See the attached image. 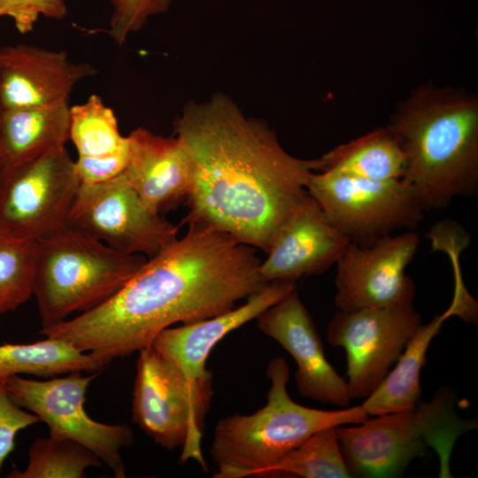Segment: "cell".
<instances>
[{"label":"cell","instance_id":"4316f807","mask_svg":"<svg viewBox=\"0 0 478 478\" xmlns=\"http://www.w3.org/2000/svg\"><path fill=\"white\" fill-rule=\"evenodd\" d=\"M113 8L109 35L119 45L127 36L140 30L151 15L165 12L172 0H107Z\"/></svg>","mask_w":478,"mask_h":478},{"label":"cell","instance_id":"30bf717a","mask_svg":"<svg viewBox=\"0 0 478 478\" xmlns=\"http://www.w3.org/2000/svg\"><path fill=\"white\" fill-rule=\"evenodd\" d=\"M80 187L66 146L0 172V227L34 241L62 228Z\"/></svg>","mask_w":478,"mask_h":478},{"label":"cell","instance_id":"cb8c5ba5","mask_svg":"<svg viewBox=\"0 0 478 478\" xmlns=\"http://www.w3.org/2000/svg\"><path fill=\"white\" fill-rule=\"evenodd\" d=\"M100 459L85 446L67 438L49 436L33 442L24 470H12L8 478H84L89 467H101Z\"/></svg>","mask_w":478,"mask_h":478},{"label":"cell","instance_id":"f1b7e54d","mask_svg":"<svg viewBox=\"0 0 478 478\" xmlns=\"http://www.w3.org/2000/svg\"><path fill=\"white\" fill-rule=\"evenodd\" d=\"M66 12L65 0H0V17H10L20 34L32 31L41 15L60 19Z\"/></svg>","mask_w":478,"mask_h":478},{"label":"cell","instance_id":"5bb4252c","mask_svg":"<svg viewBox=\"0 0 478 478\" xmlns=\"http://www.w3.org/2000/svg\"><path fill=\"white\" fill-rule=\"evenodd\" d=\"M257 326L294 358L295 381L303 397L338 406L350 404L346 381L326 358L313 320L296 289L260 313Z\"/></svg>","mask_w":478,"mask_h":478},{"label":"cell","instance_id":"9a60e30c","mask_svg":"<svg viewBox=\"0 0 478 478\" xmlns=\"http://www.w3.org/2000/svg\"><path fill=\"white\" fill-rule=\"evenodd\" d=\"M88 63H73L66 50L31 44L0 47V99L4 109L50 104L69 98L81 80L96 75Z\"/></svg>","mask_w":478,"mask_h":478},{"label":"cell","instance_id":"8992f818","mask_svg":"<svg viewBox=\"0 0 478 478\" xmlns=\"http://www.w3.org/2000/svg\"><path fill=\"white\" fill-rule=\"evenodd\" d=\"M354 426H338L336 435L351 476L396 477L417 457L433 448L439 458V477H451L450 458L458 437L477 428L474 420L460 418L453 390L439 389L429 401L408 411L366 418Z\"/></svg>","mask_w":478,"mask_h":478},{"label":"cell","instance_id":"ffe728a7","mask_svg":"<svg viewBox=\"0 0 478 478\" xmlns=\"http://www.w3.org/2000/svg\"><path fill=\"white\" fill-rule=\"evenodd\" d=\"M455 315L449 307L429 323L420 325L405 344L396 366L386 374L375 390L360 405L368 416H377L413 409L420 400V372L427 351L443 323Z\"/></svg>","mask_w":478,"mask_h":478},{"label":"cell","instance_id":"484cf974","mask_svg":"<svg viewBox=\"0 0 478 478\" xmlns=\"http://www.w3.org/2000/svg\"><path fill=\"white\" fill-rule=\"evenodd\" d=\"M35 241L0 227V314L13 311L33 296Z\"/></svg>","mask_w":478,"mask_h":478},{"label":"cell","instance_id":"8fae6325","mask_svg":"<svg viewBox=\"0 0 478 478\" xmlns=\"http://www.w3.org/2000/svg\"><path fill=\"white\" fill-rule=\"evenodd\" d=\"M69 224L127 254L153 258L173 242L179 227L151 210L122 173L109 181L81 185Z\"/></svg>","mask_w":478,"mask_h":478},{"label":"cell","instance_id":"2e32d148","mask_svg":"<svg viewBox=\"0 0 478 478\" xmlns=\"http://www.w3.org/2000/svg\"><path fill=\"white\" fill-rule=\"evenodd\" d=\"M349 243L308 194L261 261L260 277L266 283L296 282L302 277L322 274L337 262Z\"/></svg>","mask_w":478,"mask_h":478},{"label":"cell","instance_id":"6da1fadb","mask_svg":"<svg viewBox=\"0 0 478 478\" xmlns=\"http://www.w3.org/2000/svg\"><path fill=\"white\" fill-rule=\"evenodd\" d=\"M144 265L97 307L41 335L66 341L104 366L150 346L176 323L190 324L228 312L268 283L256 248L201 221Z\"/></svg>","mask_w":478,"mask_h":478},{"label":"cell","instance_id":"3957f363","mask_svg":"<svg viewBox=\"0 0 478 478\" xmlns=\"http://www.w3.org/2000/svg\"><path fill=\"white\" fill-rule=\"evenodd\" d=\"M387 127L405 158L402 180L427 211L478 192V98L423 86L401 103Z\"/></svg>","mask_w":478,"mask_h":478},{"label":"cell","instance_id":"7a4b0ae2","mask_svg":"<svg viewBox=\"0 0 478 478\" xmlns=\"http://www.w3.org/2000/svg\"><path fill=\"white\" fill-rule=\"evenodd\" d=\"M173 127L194 166L182 223L204 222L266 253L307 197L318 158L287 152L265 121L221 93L187 103Z\"/></svg>","mask_w":478,"mask_h":478},{"label":"cell","instance_id":"7c38bea8","mask_svg":"<svg viewBox=\"0 0 478 478\" xmlns=\"http://www.w3.org/2000/svg\"><path fill=\"white\" fill-rule=\"evenodd\" d=\"M420 325V314L412 304L335 313L327 338L346 352L351 399L366 398L375 390Z\"/></svg>","mask_w":478,"mask_h":478},{"label":"cell","instance_id":"ac0fdd59","mask_svg":"<svg viewBox=\"0 0 478 478\" xmlns=\"http://www.w3.org/2000/svg\"><path fill=\"white\" fill-rule=\"evenodd\" d=\"M296 289V282L275 281L250 296L239 307L217 316L170 327L161 331L151 346L186 376L196 379L209 370L205 364L215 345L228 333L257 319L265 310Z\"/></svg>","mask_w":478,"mask_h":478},{"label":"cell","instance_id":"83f0119b","mask_svg":"<svg viewBox=\"0 0 478 478\" xmlns=\"http://www.w3.org/2000/svg\"><path fill=\"white\" fill-rule=\"evenodd\" d=\"M41 421L39 417L24 410L12 397L6 379H0V470L15 447L16 435Z\"/></svg>","mask_w":478,"mask_h":478},{"label":"cell","instance_id":"4fadbf2b","mask_svg":"<svg viewBox=\"0 0 478 478\" xmlns=\"http://www.w3.org/2000/svg\"><path fill=\"white\" fill-rule=\"evenodd\" d=\"M419 245V235L412 230L369 245L349 243L335 263V306L355 311L412 304L416 287L405 269Z\"/></svg>","mask_w":478,"mask_h":478},{"label":"cell","instance_id":"ba28073f","mask_svg":"<svg viewBox=\"0 0 478 478\" xmlns=\"http://www.w3.org/2000/svg\"><path fill=\"white\" fill-rule=\"evenodd\" d=\"M306 189L333 227L358 245L372 244L397 230H413L427 211L414 187L402 179L313 172Z\"/></svg>","mask_w":478,"mask_h":478},{"label":"cell","instance_id":"44dd1931","mask_svg":"<svg viewBox=\"0 0 478 478\" xmlns=\"http://www.w3.org/2000/svg\"><path fill=\"white\" fill-rule=\"evenodd\" d=\"M318 171L373 180L402 179L405 158L389 128L378 127L319 158Z\"/></svg>","mask_w":478,"mask_h":478},{"label":"cell","instance_id":"4dcf8cb0","mask_svg":"<svg viewBox=\"0 0 478 478\" xmlns=\"http://www.w3.org/2000/svg\"><path fill=\"white\" fill-rule=\"evenodd\" d=\"M4 110V106H3L1 99H0V122H1V118H2V115H3Z\"/></svg>","mask_w":478,"mask_h":478},{"label":"cell","instance_id":"d6986e66","mask_svg":"<svg viewBox=\"0 0 478 478\" xmlns=\"http://www.w3.org/2000/svg\"><path fill=\"white\" fill-rule=\"evenodd\" d=\"M68 99L50 104L4 109L0 122V172L65 146L69 140Z\"/></svg>","mask_w":478,"mask_h":478},{"label":"cell","instance_id":"603a6c76","mask_svg":"<svg viewBox=\"0 0 478 478\" xmlns=\"http://www.w3.org/2000/svg\"><path fill=\"white\" fill-rule=\"evenodd\" d=\"M69 139L75 145L78 157H105L129 145L128 137L120 132L112 109L97 95L70 106Z\"/></svg>","mask_w":478,"mask_h":478},{"label":"cell","instance_id":"9c48e42d","mask_svg":"<svg viewBox=\"0 0 478 478\" xmlns=\"http://www.w3.org/2000/svg\"><path fill=\"white\" fill-rule=\"evenodd\" d=\"M100 372L73 371L45 381L19 375L6 379L8 390L22 408L36 414L50 435L73 440L95 453L115 477H126L120 451L135 441L127 424H105L93 420L84 403L89 384Z\"/></svg>","mask_w":478,"mask_h":478},{"label":"cell","instance_id":"f546056e","mask_svg":"<svg viewBox=\"0 0 478 478\" xmlns=\"http://www.w3.org/2000/svg\"><path fill=\"white\" fill-rule=\"evenodd\" d=\"M128 159L129 145L105 157H78L74 161L76 174L81 185L104 182L122 173Z\"/></svg>","mask_w":478,"mask_h":478},{"label":"cell","instance_id":"5b68a950","mask_svg":"<svg viewBox=\"0 0 478 478\" xmlns=\"http://www.w3.org/2000/svg\"><path fill=\"white\" fill-rule=\"evenodd\" d=\"M147 259L119 251L69 223L35 240L33 296L42 328L102 305Z\"/></svg>","mask_w":478,"mask_h":478},{"label":"cell","instance_id":"277c9868","mask_svg":"<svg viewBox=\"0 0 478 478\" xmlns=\"http://www.w3.org/2000/svg\"><path fill=\"white\" fill-rule=\"evenodd\" d=\"M266 405L251 414H233L215 426L210 453L217 466L215 478H269L272 469L315 432L358 424L368 414L357 405L320 410L301 405L289 397V369L281 357L272 359Z\"/></svg>","mask_w":478,"mask_h":478},{"label":"cell","instance_id":"7402d4cb","mask_svg":"<svg viewBox=\"0 0 478 478\" xmlns=\"http://www.w3.org/2000/svg\"><path fill=\"white\" fill-rule=\"evenodd\" d=\"M104 367L91 354L57 338L0 345V379L19 374L55 377L73 371L96 373Z\"/></svg>","mask_w":478,"mask_h":478},{"label":"cell","instance_id":"52a82bcc","mask_svg":"<svg viewBox=\"0 0 478 478\" xmlns=\"http://www.w3.org/2000/svg\"><path fill=\"white\" fill-rule=\"evenodd\" d=\"M138 353L133 421L161 447H181V462L194 460L207 471L201 439L213 397L212 372L192 379L151 345Z\"/></svg>","mask_w":478,"mask_h":478},{"label":"cell","instance_id":"d4e9b609","mask_svg":"<svg viewBox=\"0 0 478 478\" xmlns=\"http://www.w3.org/2000/svg\"><path fill=\"white\" fill-rule=\"evenodd\" d=\"M335 428H323L310 436L272 469L269 477H351Z\"/></svg>","mask_w":478,"mask_h":478},{"label":"cell","instance_id":"e0dca14e","mask_svg":"<svg viewBox=\"0 0 478 478\" xmlns=\"http://www.w3.org/2000/svg\"><path fill=\"white\" fill-rule=\"evenodd\" d=\"M127 137L129 159L122 174L142 200L161 215L185 203L193 188L194 166L181 140L144 127Z\"/></svg>","mask_w":478,"mask_h":478}]
</instances>
